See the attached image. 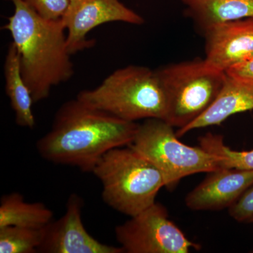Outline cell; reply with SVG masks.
<instances>
[{
	"label": "cell",
	"instance_id": "ba28073f",
	"mask_svg": "<svg viewBox=\"0 0 253 253\" xmlns=\"http://www.w3.org/2000/svg\"><path fill=\"white\" fill-rule=\"evenodd\" d=\"M67 31L66 42L71 55L92 47L94 41L86 38L95 28L111 22L140 26L144 18L123 4L120 0H70L62 18Z\"/></svg>",
	"mask_w": 253,
	"mask_h": 253
},
{
	"label": "cell",
	"instance_id": "30bf717a",
	"mask_svg": "<svg viewBox=\"0 0 253 253\" xmlns=\"http://www.w3.org/2000/svg\"><path fill=\"white\" fill-rule=\"evenodd\" d=\"M203 34L204 59L215 69L226 73L253 56V18L219 23Z\"/></svg>",
	"mask_w": 253,
	"mask_h": 253
},
{
	"label": "cell",
	"instance_id": "7a4b0ae2",
	"mask_svg": "<svg viewBox=\"0 0 253 253\" xmlns=\"http://www.w3.org/2000/svg\"><path fill=\"white\" fill-rule=\"evenodd\" d=\"M14 14L3 29L9 32L18 55L23 79L35 104L47 99L54 86L73 77L62 20L42 17L25 0H8Z\"/></svg>",
	"mask_w": 253,
	"mask_h": 253
},
{
	"label": "cell",
	"instance_id": "7c38bea8",
	"mask_svg": "<svg viewBox=\"0 0 253 253\" xmlns=\"http://www.w3.org/2000/svg\"><path fill=\"white\" fill-rule=\"evenodd\" d=\"M252 110L253 80L231 77L226 75L224 86L214 104L194 122L177 129L176 134L181 137L194 129L219 126L234 115Z\"/></svg>",
	"mask_w": 253,
	"mask_h": 253
},
{
	"label": "cell",
	"instance_id": "9a60e30c",
	"mask_svg": "<svg viewBox=\"0 0 253 253\" xmlns=\"http://www.w3.org/2000/svg\"><path fill=\"white\" fill-rule=\"evenodd\" d=\"M54 220V212L41 202H26L23 195L13 192L0 200V228L15 226L42 229Z\"/></svg>",
	"mask_w": 253,
	"mask_h": 253
},
{
	"label": "cell",
	"instance_id": "4fadbf2b",
	"mask_svg": "<svg viewBox=\"0 0 253 253\" xmlns=\"http://www.w3.org/2000/svg\"><path fill=\"white\" fill-rule=\"evenodd\" d=\"M186 16L204 33L219 23L253 18V0H177Z\"/></svg>",
	"mask_w": 253,
	"mask_h": 253
},
{
	"label": "cell",
	"instance_id": "d6986e66",
	"mask_svg": "<svg viewBox=\"0 0 253 253\" xmlns=\"http://www.w3.org/2000/svg\"><path fill=\"white\" fill-rule=\"evenodd\" d=\"M228 210L229 215L238 222L253 224V186Z\"/></svg>",
	"mask_w": 253,
	"mask_h": 253
},
{
	"label": "cell",
	"instance_id": "5b68a950",
	"mask_svg": "<svg viewBox=\"0 0 253 253\" xmlns=\"http://www.w3.org/2000/svg\"><path fill=\"white\" fill-rule=\"evenodd\" d=\"M155 71L167 99L166 121L178 129L210 109L226 78V73L210 66L204 59L170 63Z\"/></svg>",
	"mask_w": 253,
	"mask_h": 253
},
{
	"label": "cell",
	"instance_id": "5bb4252c",
	"mask_svg": "<svg viewBox=\"0 0 253 253\" xmlns=\"http://www.w3.org/2000/svg\"><path fill=\"white\" fill-rule=\"evenodd\" d=\"M5 89L15 113L16 123L22 127L33 129L36 118L33 111V96L23 79L17 49L13 42L9 44L4 64Z\"/></svg>",
	"mask_w": 253,
	"mask_h": 253
},
{
	"label": "cell",
	"instance_id": "ac0fdd59",
	"mask_svg": "<svg viewBox=\"0 0 253 253\" xmlns=\"http://www.w3.org/2000/svg\"><path fill=\"white\" fill-rule=\"evenodd\" d=\"M42 17L51 21L62 19L70 0H25Z\"/></svg>",
	"mask_w": 253,
	"mask_h": 253
},
{
	"label": "cell",
	"instance_id": "9c48e42d",
	"mask_svg": "<svg viewBox=\"0 0 253 253\" xmlns=\"http://www.w3.org/2000/svg\"><path fill=\"white\" fill-rule=\"evenodd\" d=\"M83 206L79 195H70L65 214L46 226L38 253H125L121 246L103 244L88 233L82 217Z\"/></svg>",
	"mask_w": 253,
	"mask_h": 253
},
{
	"label": "cell",
	"instance_id": "52a82bcc",
	"mask_svg": "<svg viewBox=\"0 0 253 253\" xmlns=\"http://www.w3.org/2000/svg\"><path fill=\"white\" fill-rule=\"evenodd\" d=\"M115 235L126 253H189L201 249L169 219L167 208L157 202L116 226Z\"/></svg>",
	"mask_w": 253,
	"mask_h": 253
},
{
	"label": "cell",
	"instance_id": "ffe728a7",
	"mask_svg": "<svg viewBox=\"0 0 253 253\" xmlns=\"http://www.w3.org/2000/svg\"><path fill=\"white\" fill-rule=\"evenodd\" d=\"M226 73L231 77L253 80V56L248 61L228 70Z\"/></svg>",
	"mask_w": 253,
	"mask_h": 253
},
{
	"label": "cell",
	"instance_id": "8fae6325",
	"mask_svg": "<svg viewBox=\"0 0 253 253\" xmlns=\"http://www.w3.org/2000/svg\"><path fill=\"white\" fill-rule=\"evenodd\" d=\"M252 186L253 170L219 168L190 191L185 204L194 211L229 209Z\"/></svg>",
	"mask_w": 253,
	"mask_h": 253
},
{
	"label": "cell",
	"instance_id": "2e32d148",
	"mask_svg": "<svg viewBox=\"0 0 253 253\" xmlns=\"http://www.w3.org/2000/svg\"><path fill=\"white\" fill-rule=\"evenodd\" d=\"M42 229L8 226L0 228V253H36L44 239Z\"/></svg>",
	"mask_w": 253,
	"mask_h": 253
},
{
	"label": "cell",
	"instance_id": "e0dca14e",
	"mask_svg": "<svg viewBox=\"0 0 253 253\" xmlns=\"http://www.w3.org/2000/svg\"><path fill=\"white\" fill-rule=\"evenodd\" d=\"M200 146L210 154L219 156L220 168L253 170V150L235 151L226 146L219 134L208 133L199 139Z\"/></svg>",
	"mask_w": 253,
	"mask_h": 253
},
{
	"label": "cell",
	"instance_id": "3957f363",
	"mask_svg": "<svg viewBox=\"0 0 253 253\" xmlns=\"http://www.w3.org/2000/svg\"><path fill=\"white\" fill-rule=\"evenodd\" d=\"M83 103L129 122L139 120L166 121V94L156 71L129 65L116 70L92 89L80 91Z\"/></svg>",
	"mask_w": 253,
	"mask_h": 253
},
{
	"label": "cell",
	"instance_id": "6da1fadb",
	"mask_svg": "<svg viewBox=\"0 0 253 253\" xmlns=\"http://www.w3.org/2000/svg\"><path fill=\"white\" fill-rule=\"evenodd\" d=\"M138 126L137 123L120 119L76 98L60 106L51 129L37 141L36 149L48 162L92 172L106 153L131 144Z\"/></svg>",
	"mask_w": 253,
	"mask_h": 253
},
{
	"label": "cell",
	"instance_id": "277c9868",
	"mask_svg": "<svg viewBox=\"0 0 253 253\" xmlns=\"http://www.w3.org/2000/svg\"><path fill=\"white\" fill-rule=\"evenodd\" d=\"M91 173L101 182L105 204L129 217L155 204L166 186L161 171L129 146L106 153Z\"/></svg>",
	"mask_w": 253,
	"mask_h": 253
},
{
	"label": "cell",
	"instance_id": "8992f818",
	"mask_svg": "<svg viewBox=\"0 0 253 253\" xmlns=\"http://www.w3.org/2000/svg\"><path fill=\"white\" fill-rule=\"evenodd\" d=\"M174 126L164 120L147 119L139 124L129 146L154 164L164 176L168 189L186 176L219 169V156L179 140Z\"/></svg>",
	"mask_w": 253,
	"mask_h": 253
}]
</instances>
